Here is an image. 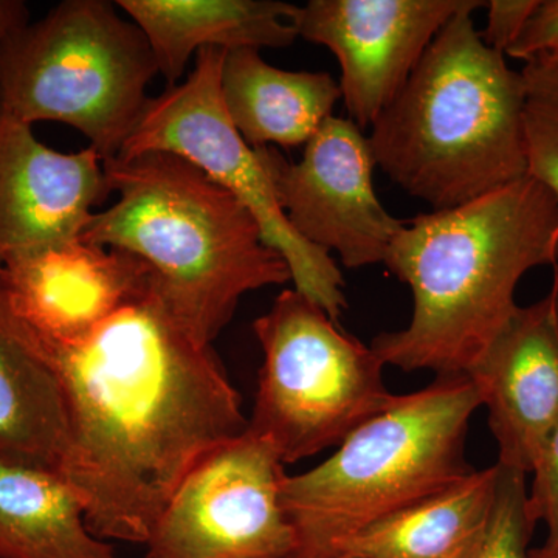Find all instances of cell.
I'll list each match as a JSON object with an SVG mask.
<instances>
[{
  "mask_svg": "<svg viewBox=\"0 0 558 558\" xmlns=\"http://www.w3.org/2000/svg\"><path fill=\"white\" fill-rule=\"evenodd\" d=\"M148 39L159 73L175 86L202 49H281L299 38L296 5L277 0H119Z\"/></svg>",
  "mask_w": 558,
  "mask_h": 558,
  "instance_id": "obj_15",
  "label": "cell"
},
{
  "mask_svg": "<svg viewBox=\"0 0 558 558\" xmlns=\"http://www.w3.org/2000/svg\"><path fill=\"white\" fill-rule=\"evenodd\" d=\"M110 193L97 150L51 149L0 110V269L78 240Z\"/></svg>",
  "mask_w": 558,
  "mask_h": 558,
  "instance_id": "obj_12",
  "label": "cell"
},
{
  "mask_svg": "<svg viewBox=\"0 0 558 558\" xmlns=\"http://www.w3.org/2000/svg\"><path fill=\"white\" fill-rule=\"evenodd\" d=\"M537 5L538 0H492V2H486L487 27L480 33L481 39L490 49L506 54L509 47L519 38Z\"/></svg>",
  "mask_w": 558,
  "mask_h": 558,
  "instance_id": "obj_24",
  "label": "cell"
},
{
  "mask_svg": "<svg viewBox=\"0 0 558 558\" xmlns=\"http://www.w3.org/2000/svg\"><path fill=\"white\" fill-rule=\"evenodd\" d=\"M159 65L146 36L106 0H65L14 32L0 53V110L75 128L102 160L119 156Z\"/></svg>",
  "mask_w": 558,
  "mask_h": 558,
  "instance_id": "obj_6",
  "label": "cell"
},
{
  "mask_svg": "<svg viewBox=\"0 0 558 558\" xmlns=\"http://www.w3.org/2000/svg\"><path fill=\"white\" fill-rule=\"evenodd\" d=\"M534 481L527 492V510L531 520L548 527L546 542L558 539V425L550 433L539 451L532 470Z\"/></svg>",
  "mask_w": 558,
  "mask_h": 558,
  "instance_id": "obj_22",
  "label": "cell"
},
{
  "mask_svg": "<svg viewBox=\"0 0 558 558\" xmlns=\"http://www.w3.org/2000/svg\"><path fill=\"white\" fill-rule=\"evenodd\" d=\"M506 54L531 62L558 58V0H542Z\"/></svg>",
  "mask_w": 558,
  "mask_h": 558,
  "instance_id": "obj_23",
  "label": "cell"
},
{
  "mask_svg": "<svg viewBox=\"0 0 558 558\" xmlns=\"http://www.w3.org/2000/svg\"><path fill=\"white\" fill-rule=\"evenodd\" d=\"M150 275L137 256L78 238L2 267L0 300L40 336L70 343L89 336Z\"/></svg>",
  "mask_w": 558,
  "mask_h": 558,
  "instance_id": "obj_14",
  "label": "cell"
},
{
  "mask_svg": "<svg viewBox=\"0 0 558 558\" xmlns=\"http://www.w3.org/2000/svg\"><path fill=\"white\" fill-rule=\"evenodd\" d=\"M481 405L472 376H438L399 396L317 468L286 476L281 502L295 535L290 558H330L363 529L472 475L465 439Z\"/></svg>",
  "mask_w": 558,
  "mask_h": 558,
  "instance_id": "obj_5",
  "label": "cell"
},
{
  "mask_svg": "<svg viewBox=\"0 0 558 558\" xmlns=\"http://www.w3.org/2000/svg\"><path fill=\"white\" fill-rule=\"evenodd\" d=\"M279 207L307 244L336 252L348 269L385 263L405 220L389 215L374 191L369 140L351 119L329 117L300 161L258 148Z\"/></svg>",
  "mask_w": 558,
  "mask_h": 558,
  "instance_id": "obj_10",
  "label": "cell"
},
{
  "mask_svg": "<svg viewBox=\"0 0 558 558\" xmlns=\"http://www.w3.org/2000/svg\"><path fill=\"white\" fill-rule=\"evenodd\" d=\"M220 92L231 123L253 149L306 146L341 98L329 73L274 68L256 49L227 51Z\"/></svg>",
  "mask_w": 558,
  "mask_h": 558,
  "instance_id": "obj_16",
  "label": "cell"
},
{
  "mask_svg": "<svg viewBox=\"0 0 558 558\" xmlns=\"http://www.w3.org/2000/svg\"><path fill=\"white\" fill-rule=\"evenodd\" d=\"M284 462L245 429L202 458L175 488L145 558H290Z\"/></svg>",
  "mask_w": 558,
  "mask_h": 558,
  "instance_id": "obj_9",
  "label": "cell"
},
{
  "mask_svg": "<svg viewBox=\"0 0 558 558\" xmlns=\"http://www.w3.org/2000/svg\"><path fill=\"white\" fill-rule=\"evenodd\" d=\"M527 558H558V539L545 542L539 548L529 549Z\"/></svg>",
  "mask_w": 558,
  "mask_h": 558,
  "instance_id": "obj_26",
  "label": "cell"
},
{
  "mask_svg": "<svg viewBox=\"0 0 558 558\" xmlns=\"http://www.w3.org/2000/svg\"><path fill=\"white\" fill-rule=\"evenodd\" d=\"M498 464L376 521L344 539L330 558H475L486 538Z\"/></svg>",
  "mask_w": 558,
  "mask_h": 558,
  "instance_id": "obj_17",
  "label": "cell"
},
{
  "mask_svg": "<svg viewBox=\"0 0 558 558\" xmlns=\"http://www.w3.org/2000/svg\"><path fill=\"white\" fill-rule=\"evenodd\" d=\"M470 376L488 409L498 464L532 473L558 425V274L545 299L519 306Z\"/></svg>",
  "mask_w": 558,
  "mask_h": 558,
  "instance_id": "obj_13",
  "label": "cell"
},
{
  "mask_svg": "<svg viewBox=\"0 0 558 558\" xmlns=\"http://www.w3.org/2000/svg\"><path fill=\"white\" fill-rule=\"evenodd\" d=\"M11 332L57 371L70 417L60 475L101 539L146 545L175 488L248 427L211 347L182 328L149 281L84 339L61 343L14 317Z\"/></svg>",
  "mask_w": 558,
  "mask_h": 558,
  "instance_id": "obj_1",
  "label": "cell"
},
{
  "mask_svg": "<svg viewBox=\"0 0 558 558\" xmlns=\"http://www.w3.org/2000/svg\"><path fill=\"white\" fill-rule=\"evenodd\" d=\"M498 468L490 523L475 558H527L529 542L537 524L529 515L526 475L499 464Z\"/></svg>",
  "mask_w": 558,
  "mask_h": 558,
  "instance_id": "obj_21",
  "label": "cell"
},
{
  "mask_svg": "<svg viewBox=\"0 0 558 558\" xmlns=\"http://www.w3.org/2000/svg\"><path fill=\"white\" fill-rule=\"evenodd\" d=\"M31 22V11L22 0H0V53L14 32Z\"/></svg>",
  "mask_w": 558,
  "mask_h": 558,
  "instance_id": "obj_25",
  "label": "cell"
},
{
  "mask_svg": "<svg viewBox=\"0 0 558 558\" xmlns=\"http://www.w3.org/2000/svg\"><path fill=\"white\" fill-rule=\"evenodd\" d=\"M521 76L527 175L542 183L558 205V60L526 62Z\"/></svg>",
  "mask_w": 558,
  "mask_h": 558,
  "instance_id": "obj_20",
  "label": "cell"
},
{
  "mask_svg": "<svg viewBox=\"0 0 558 558\" xmlns=\"http://www.w3.org/2000/svg\"><path fill=\"white\" fill-rule=\"evenodd\" d=\"M264 362L248 429L284 464L339 447L395 405L374 349L343 332L299 290H284L253 323Z\"/></svg>",
  "mask_w": 558,
  "mask_h": 558,
  "instance_id": "obj_7",
  "label": "cell"
},
{
  "mask_svg": "<svg viewBox=\"0 0 558 558\" xmlns=\"http://www.w3.org/2000/svg\"><path fill=\"white\" fill-rule=\"evenodd\" d=\"M70 417L57 371L0 317V459L61 472Z\"/></svg>",
  "mask_w": 558,
  "mask_h": 558,
  "instance_id": "obj_19",
  "label": "cell"
},
{
  "mask_svg": "<svg viewBox=\"0 0 558 558\" xmlns=\"http://www.w3.org/2000/svg\"><path fill=\"white\" fill-rule=\"evenodd\" d=\"M0 558H120L53 470L0 459Z\"/></svg>",
  "mask_w": 558,
  "mask_h": 558,
  "instance_id": "obj_18",
  "label": "cell"
},
{
  "mask_svg": "<svg viewBox=\"0 0 558 558\" xmlns=\"http://www.w3.org/2000/svg\"><path fill=\"white\" fill-rule=\"evenodd\" d=\"M553 60H558V58H553Z\"/></svg>",
  "mask_w": 558,
  "mask_h": 558,
  "instance_id": "obj_27",
  "label": "cell"
},
{
  "mask_svg": "<svg viewBox=\"0 0 558 558\" xmlns=\"http://www.w3.org/2000/svg\"><path fill=\"white\" fill-rule=\"evenodd\" d=\"M105 170L119 199L95 213L81 240L142 259L202 347L218 339L242 296L292 281L250 209L189 160L145 153L106 160Z\"/></svg>",
  "mask_w": 558,
  "mask_h": 558,
  "instance_id": "obj_3",
  "label": "cell"
},
{
  "mask_svg": "<svg viewBox=\"0 0 558 558\" xmlns=\"http://www.w3.org/2000/svg\"><path fill=\"white\" fill-rule=\"evenodd\" d=\"M483 5L465 0L440 28L368 138L377 167L435 211L527 175L523 76L476 32Z\"/></svg>",
  "mask_w": 558,
  "mask_h": 558,
  "instance_id": "obj_4",
  "label": "cell"
},
{
  "mask_svg": "<svg viewBox=\"0 0 558 558\" xmlns=\"http://www.w3.org/2000/svg\"><path fill=\"white\" fill-rule=\"evenodd\" d=\"M226 53L202 49L189 78L150 97L117 157L170 153L199 168L255 216L267 245L288 260L295 290L337 322L348 307L343 274L329 253L292 229L258 150L231 123L220 92Z\"/></svg>",
  "mask_w": 558,
  "mask_h": 558,
  "instance_id": "obj_8",
  "label": "cell"
},
{
  "mask_svg": "<svg viewBox=\"0 0 558 558\" xmlns=\"http://www.w3.org/2000/svg\"><path fill=\"white\" fill-rule=\"evenodd\" d=\"M557 260V201L529 175L405 220L384 264L413 292V317L371 348L407 373L470 376L519 310L520 279Z\"/></svg>",
  "mask_w": 558,
  "mask_h": 558,
  "instance_id": "obj_2",
  "label": "cell"
},
{
  "mask_svg": "<svg viewBox=\"0 0 558 558\" xmlns=\"http://www.w3.org/2000/svg\"><path fill=\"white\" fill-rule=\"evenodd\" d=\"M465 0H311L296 7L301 38L328 47L341 69V97L359 128L395 101L429 44Z\"/></svg>",
  "mask_w": 558,
  "mask_h": 558,
  "instance_id": "obj_11",
  "label": "cell"
}]
</instances>
